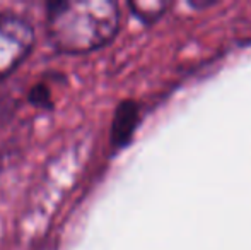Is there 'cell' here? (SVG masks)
Instances as JSON below:
<instances>
[{
  "label": "cell",
  "instance_id": "6da1fadb",
  "mask_svg": "<svg viewBox=\"0 0 251 250\" xmlns=\"http://www.w3.org/2000/svg\"><path fill=\"white\" fill-rule=\"evenodd\" d=\"M120 10L111 0H65L48 5L47 34L62 54H87L113 40Z\"/></svg>",
  "mask_w": 251,
  "mask_h": 250
},
{
  "label": "cell",
  "instance_id": "7a4b0ae2",
  "mask_svg": "<svg viewBox=\"0 0 251 250\" xmlns=\"http://www.w3.org/2000/svg\"><path fill=\"white\" fill-rule=\"evenodd\" d=\"M33 43L34 29L24 17L0 14V79L27 57Z\"/></svg>",
  "mask_w": 251,
  "mask_h": 250
},
{
  "label": "cell",
  "instance_id": "3957f363",
  "mask_svg": "<svg viewBox=\"0 0 251 250\" xmlns=\"http://www.w3.org/2000/svg\"><path fill=\"white\" fill-rule=\"evenodd\" d=\"M139 124V107L133 101H125L116 108L111 129V142L115 147H122L132 137L133 130Z\"/></svg>",
  "mask_w": 251,
  "mask_h": 250
},
{
  "label": "cell",
  "instance_id": "277c9868",
  "mask_svg": "<svg viewBox=\"0 0 251 250\" xmlns=\"http://www.w3.org/2000/svg\"><path fill=\"white\" fill-rule=\"evenodd\" d=\"M128 7L142 21L154 23L171 7V2H166V0H133L128 3Z\"/></svg>",
  "mask_w": 251,
  "mask_h": 250
},
{
  "label": "cell",
  "instance_id": "5b68a950",
  "mask_svg": "<svg viewBox=\"0 0 251 250\" xmlns=\"http://www.w3.org/2000/svg\"><path fill=\"white\" fill-rule=\"evenodd\" d=\"M29 100L33 101L38 107H50L51 105V98H50V91L45 84H38V86L33 87L29 94Z\"/></svg>",
  "mask_w": 251,
  "mask_h": 250
}]
</instances>
